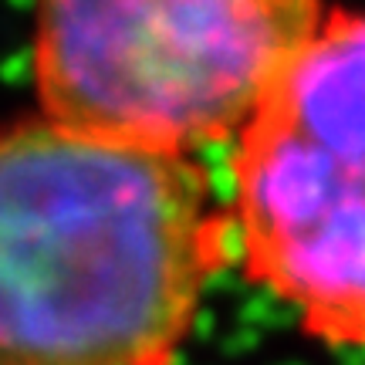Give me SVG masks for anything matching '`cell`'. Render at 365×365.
<instances>
[{
  "mask_svg": "<svg viewBox=\"0 0 365 365\" xmlns=\"http://www.w3.org/2000/svg\"><path fill=\"white\" fill-rule=\"evenodd\" d=\"M234 257L193 156L0 129V365H176Z\"/></svg>",
  "mask_w": 365,
  "mask_h": 365,
  "instance_id": "obj_1",
  "label": "cell"
},
{
  "mask_svg": "<svg viewBox=\"0 0 365 365\" xmlns=\"http://www.w3.org/2000/svg\"><path fill=\"white\" fill-rule=\"evenodd\" d=\"M227 217L254 287L365 352V7L328 11L230 143Z\"/></svg>",
  "mask_w": 365,
  "mask_h": 365,
  "instance_id": "obj_3",
  "label": "cell"
},
{
  "mask_svg": "<svg viewBox=\"0 0 365 365\" xmlns=\"http://www.w3.org/2000/svg\"><path fill=\"white\" fill-rule=\"evenodd\" d=\"M325 21V0H34L41 115L176 156L230 145Z\"/></svg>",
  "mask_w": 365,
  "mask_h": 365,
  "instance_id": "obj_2",
  "label": "cell"
}]
</instances>
